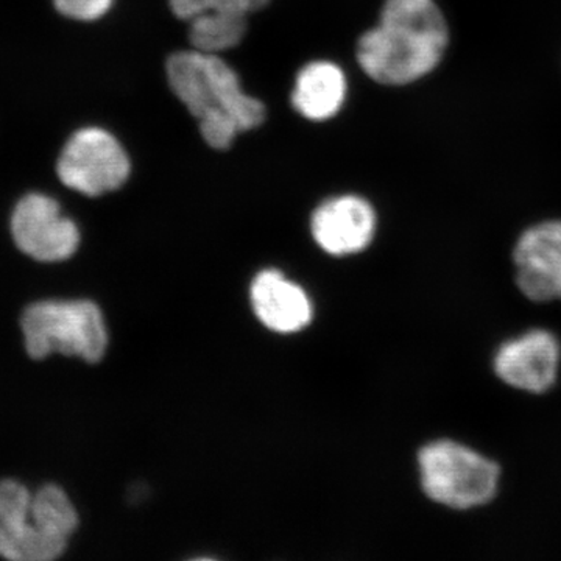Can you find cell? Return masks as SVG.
I'll return each mask as SVG.
<instances>
[{"instance_id": "cell-13", "label": "cell", "mask_w": 561, "mask_h": 561, "mask_svg": "<svg viewBox=\"0 0 561 561\" xmlns=\"http://www.w3.org/2000/svg\"><path fill=\"white\" fill-rule=\"evenodd\" d=\"M186 22L192 49L205 54L220 55L234 49L249 31V14L234 11H206Z\"/></svg>"}, {"instance_id": "cell-6", "label": "cell", "mask_w": 561, "mask_h": 561, "mask_svg": "<svg viewBox=\"0 0 561 561\" xmlns=\"http://www.w3.org/2000/svg\"><path fill=\"white\" fill-rule=\"evenodd\" d=\"M491 373L508 389L545 397L561 378L559 335L548 328H530L501 342L491 356Z\"/></svg>"}, {"instance_id": "cell-1", "label": "cell", "mask_w": 561, "mask_h": 561, "mask_svg": "<svg viewBox=\"0 0 561 561\" xmlns=\"http://www.w3.org/2000/svg\"><path fill=\"white\" fill-rule=\"evenodd\" d=\"M449 44L434 0H386L376 27L357 41L360 69L387 87H404L437 68Z\"/></svg>"}, {"instance_id": "cell-14", "label": "cell", "mask_w": 561, "mask_h": 561, "mask_svg": "<svg viewBox=\"0 0 561 561\" xmlns=\"http://www.w3.org/2000/svg\"><path fill=\"white\" fill-rule=\"evenodd\" d=\"M172 13L181 21H190L206 11H234L251 14L264 9L271 0H168Z\"/></svg>"}, {"instance_id": "cell-3", "label": "cell", "mask_w": 561, "mask_h": 561, "mask_svg": "<svg viewBox=\"0 0 561 561\" xmlns=\"http://www.w3.org/2000/svg\"><path fill=\"white\" fill-rule=\"evenodd\" d=\"M421 490L427 500L454 512L489 507L500 496V461L453 438L430 442L419 451Z\"/></svg>"}, {"instance_id": "cell-9", "label": "cell", "mask_w": 561, "mask_h": 561, "mask_svg": "<svg viewBox=\"0 0 561 561\" xmlns=\"http://www.w3.org/2000/svg\"><path fill=\"white\" fill-rule=\"evenodd\" d=\"M11 234L22 253L41 262L69 260L80 243V231L60 205L43 194L21 198L11 216Z\"/></svg>"}, {"instance_id": "cell-7", "label": "cell", "mask_w": 561, "mask_h": 561, "mask_svg": "<svg viewBox=\"0 0 561 561\" xmlns=\"http://www.w3.org/2000/svg\"><path fill=\"white\" fill-rule=\"evenodd\" d=\"M513 284L531 305L561 302V220L526 228L512 249Z\"/></svg>"}, {"instance_id": "cell-2", "label": "cell", "mask_w": 561, "mask_h": 561, "mask_svg": "<svg viewBox=\"0 0 561 561\" xmlns=\"http://www.w3.org/2000/svg\"><path fill=\"white\" fill-rule=\"evenodd\" d=\"M165 76L210 149L228 150L241 133L264 124V103L243 91L241 77L220 55L175 51L165 61Z\"/></svg>"}, {"instance_id": "cell-5", "label": "cell", "mask_w": 561, "mask_h": 561, "mask_svg": "<svg viewBox=\"0 0 561 561\" xmlns=\"http://www.w3.org/2000/svg\"><path fill=\"white\" fill-rule=\"evenodd\" d=\"M130 172V158L119 140L99 127L73 133L57 164L61 183L88 197L121 190Z\"/></svg>"}, {"instance_id": "cell-4", "label": "cell", "mask_w": 561, "mask_h": 561, "mask_svg": "<svg viewBox=\"0 0 561 561\" xmlns=\"http://www.w3.org/2000/svg\"><path fill=\"white\" fill-rule=\"evenodd\" d=\"M21 327L28 356L36 360L60 353L94 364L108 346L105 320L92 301L35 302L22 313Z\"/></svg>"}, {"instance_id": "cell-10", "label": "cell", "mask_w": 561, "mask_h": 561, "mask_svg": "<svg viewBox=\"0 0 561 561\" xmlns=\"http://www.w3.org/2000/svg\"><path fill=\"white\" fill-rule=\"evenodd\" d=\"M311 231L327 253L334 256L359 253L375 238V208L357 195L330 198L313 210Z\"/></svg>"}, {"instance_id": "cell-11", "label": "cell", "mask_w": 561, "mask_h": 561, "mask_svg": "<svg viewBox=\"0 0 561 561\" xmlns=\"http://www.w3.org/2000/svg\"><path fill=\"white\" fill-rule=\"evenodd\" d=\"M251 305L257 319L280 334L301 331L312 320V305L306 291L278 271H264L251 286Z\"/></svg>"}, {"instance_id": "cell-12", "label": "cell", "mask_w": 561, "mask_h": 561, "mask_svg": "<svg viewBox=\"0 0 561 561\" xmlns=\"http://www.w3.org/2000/svg\"><path fill=\"white\" fill-rule=\"evenodd\" d=\"M348 94V81L341 66L331 61H311L297 73L290 101L305 119L330 121L341 113Z\"/></svg>"}, {"instance_id": "cell-8", "label": "cell", "mask_w": 561, "mask_h": 561, "mask_svg": "<svg viewBox=\"0 0 561 561\" xmlns=\"http://www.w3.org/2000/svg\"><path fill=\"white\" fill-rule=\"evenodd\" d=\"M68 540L51 534L36 513L31 491L14 481L0 482V556L14 561H50Z\"/></svg>"}, {"instance_id": "cell-15", "label": "cell", "mask_w": 561, "mask_h": 561, "mask_svg": "<svg viewBox=\"0 0 561 561\" xmlns=\"http://www.w3.org/2000/svg\"><path fill=\"white\" fill-rule=\"evenodd\" d=\"M65 16L77 21H98L113 7L114 0H54Z\"/></svg>"}]
</instances>
